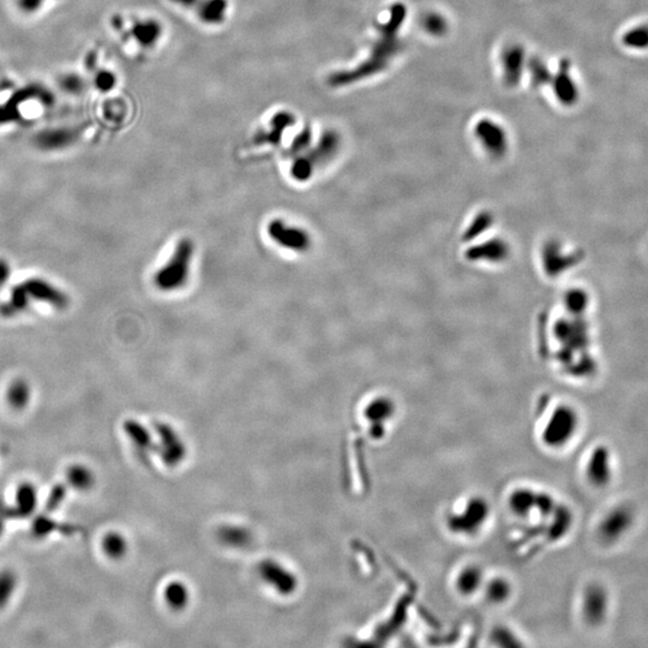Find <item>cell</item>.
Segmentation results:
<instances>
[{
  "mask_svg": "<svg viewBox=\"0 0 648 648\" xmlns=\"http://www.w3.org/2000/svg\"><path fill=\"white\" fill-rule=\"evenodd\" d=\"M620 459L615 448L598 441L584 452L580 474L584 483L593 491H606L620 478Z\"/></svg>",
  "mask_w": 648,
  "mask_h": 648,
  "instance_id": "obj_4",
  "label": "cell"
},
{
  "mask_svg": "<svg viewBox=\"0 0 648 648\" xmlns=\"http://www.w3.org/2000/svg\"><path fill=\"white\" fill-rule=\"evenodd\" d=\"M491 503L485 496L472 493L454 502L444 514V527L461 539L480 536L491 520Z\"/></svg>",
  "mask_w": 648,
  "mask_h": 648,
  "instance_id": "obj_3",
  "label": "cell"
},
{
  "mask_svg": "<svg viewBox=\"0 0 648 648\" xmlns=\"http://www.w3.org/2000/svg\"><path fill=\"white\" fill-rule=\"evenodd\" d=\"M406 17V5L403 3L392 5L387 21L380 23L377 27V35L367 59L351 70L333 73L329 78V85L340 88L385 71L394 59L403 51V41L400 37V32Z\"/></svg>",
  "mask_w": 648,
  "mask_h": 648,
  "instance_id": "obj_1",
  "label": "cell"
},
{
  "mask_svg": "<svg viewBox=\"0 0 648 648\" xmlns=\"http://www.w3.org/2000/svg\"><path fill=\"white\" fill-rule=\"evenodd\" d=\"M634 527V514L628 505H613L600 516L595 533L604 545H613L615 541L624 538Z\"/></svg>",
  "mask_w": 648,
  "mask_h": 648,
  "instance_id": "obj_6",
  "label": "cell"
},
{
  "mask_svg": "<svg viewBox=\"0 0 648 648\" xmlns=\"http://www.w3.org/2000/svg\"><path fill=\"white\" fill-rule=\"evenodd\" d=\"M32 301H39L54 308L63 310L69 305V297L53 283L40 277H33L22 282Z\"/></svg>",
  "mask_w": 648,
  "mask_h": 648,
  "instance_id": "obj_12",
  "label": "cell"
},
{
  "mask_svg": "<svg viewBox=\"0 0 648 648\" xmlns=\"http://www.w3.org/2000/svg\"><path fill=\"white\" fill-rule=\"evenodd\" d=\"M585 432V418L575 403L559 399L546 407L538 423V441L546 450H572Z\"/></svg>",
  "mask_w": 648,
  "mask_h": 648,
  "instance_id": "obj_2",
  "label": "cell"
},
{
  "mask_svg": "<svg viewBox=\"0 0 648 648\" xmlns=\"http://www.w3.org/2000/svg\"><path fill=\"white\" fill-rule=\"evenodd\" d=\"M17 577L11 570L0 572V608H5L12 599L17 588Z\"/></svg>",
  "mask_w": 648,
  "mask_h": 648,
  "instance_id": "obj_28",
  "label": "cell"
},
{
  "mask_svg": "<svg viewBox=\"0 0 648 648\" xmlns=\"http://www.w3.org/2000/svg\"><path fill=\"white\" fill-rule=\"evenodd\" d=\"M552 85H554V94L559 98L561 103L564 105H572L575 103L577 98V88L572 83V78L569 76V64L568 62H562L559 65V70L557 75L552 78Z\"/></svg>",
  "mask_w": 648,
  "mask_h": 648,
  "instance_id": "obj_18",
  "label": "cell"
},
{
  "mask_svg": "<svg viewBox=\"0 0 648 648\" xmlns=\"http://www.w3.org/2000/svg\"><path fill=\"white\" fill-rule=\"evenodd\" d=\"M32 398V389L27 380L18 378L14 380L6 392V400L15 410H23L28 406Z\"/></svg>",
  "mask_w": 648,
  "mask_h": 648,
  "instance_id": "obj_23",
  "label": "cell"
},
{
  "mask_svg": "<svg viewBox=\"0 0 648 648\" xmlns=\"http://www.w3.org/2000/svg\"><path fill=\"white\" fill-rule=\"evenodd\" d=\"M195 246L190 239H182L170 259L155 275V285L161 291H177L188 281Z\"/></svg>",
  "mask_w": 648,
  "mask_h": 648,
  "instance_id": "obj_5",
  "label": "cell"
},
{
  "mask_svg": "<svg viewBox=\"0 0 648 648\" xmlns=\"http://www.w3.org/2000/svg\"><path fill=\"white\" fill-rule=\"evenodd\" d=\"M164 600L172 610H184L188 606L191 598V593L188 586L184 582L175 580L165 586L164 588Z\"/></svg>",
  "mask_w": 648,
  "mask_h": 648,
  "instance_id": "obj_20",
  "label": "cell"
},
{
  "mask_svg": "<svg viewBox=\"0 0 648 648\" xmlns=\"http://www.w3.org/2000/svg\"><path fill=\"white\" fill-rule=\"evenodd\" d=\"M527 69L529 70L531 80L534 87H543V85H550L552 82V75L550 73L549 67H546L545 62L541 60L538 57H533L527 62Z\"/></svg>",
  "mask_w": 648,
  "mask_h": 648,
  "instance_id": "obj_27",
  "label": "cell"
},
{
  "mask_svg": "<svg viewBox=\"0 0 648 648\" xmlns=\"http://www.w3.org/2000/svg\"><path fill=\"white\" fill-rule=\"evenodd\" d=\"M39 505V495L36 487L30 483H24L19 485L16 492V502H15V516L17 518H28L35 513Z\"/></svg>",
  "mask_w": 648,
  "mask_h": 648,
  "instance_id": "obj_17",
  "label": "cell"
},
{
  "mask_svg": "<svg viewBox=\"0 0 648 648\" xmlns=\"http://www.w3.org/2000/svg\"><path fill=\"white\" fill-rule=\"evenodd\" d=\"M259 575L265 585L283 597L293 595L299 585L295 572L273 559H263L259 564Z\"/></svg>",
  "mask_w": 648,
  "mask_h": 648,
  "instance_id": "obj_7",
  "label": "cell"
},
{
  "mask_svg": "<svg viewBox=\"0 0 648 648\" xmlns=\"http://www.w3.org/2000/svg\"><path fill=\"white\" fill-rule=\"evenodd\" d=\"M30 298L28 295L23 283L14 287L9 299L4 304L0 305V315L4 317H15L19 313H24L30 304Z\"/></svg>",
  "mask_w": 648,
  "mask_h": 648,
  "instance_id": "obj_21",
  "label": "cell"
},
{
  "mask_svg": "<svg viewBox=\"0 0 648 648\" xmlns=\"http://www.w3.org/2000/svg\"><path fill=\"white\" fill-rule=\"evenodd\" d=\"M72 139L73 137L67 131H51V132L42 134L40 139H37V144L41 148L52 150V149L69 146L71 143Z\"/></svg>",
  "mask_w": 648,
  "mask_h": 648,
  "instance_id": "obj_29",
  "label": "cell"
},
{
  "mask_svg": "<svg viewBox=\"0 0 648 648\" xmlns=\"http://www.w3.org/2000/svg\"><path fill=\"white\" fill-rule=\"evenodd\" d=\"M474 134L485 152L493 157H501L508 149V137L505 129L491 119H482L474 126Z\"/></svg>",
  "mask_w": 648,
  "mask_h": 648,
  "instance_id": "obj_9",
  "label": "cell"
},
{
  "mask_svg": "<svg viewBox=\"0 0 648 648\" xmlns=\"http://www.w3.org/2000/svg\"><path fill=\"white\" fill-rule=\"evenodd\" d=\"M396 407L389 398H375L367 403L362 417L370 424L372 436L378 437L387 429V425L393 421Z\"/></svg>",
  "mask_w": 648,
  "mask_h": 648,
  "instance_id": "obj_13",
  "label": "cell"
},
{
  "mask_svg": "<svg viewBox=\"0 0 648 648\" xmlns=\"http://www.w3.org/2000/svg\"><path fill=\"white\" fill-rule=\"evenodd\" d=\"M134 36L139 40V45L152 46L155 44V41L160 36V26L155 21H144V22L137 23V26L134 27Z\"/></svg>",
  "mask_w": 648,
  "mask_h": 648,
  "instance_id": "obj_26",
  "label": "cell"
},
{
  "mask_svg": "<svg viewBox=\"0 0 648 648\" xmlns=\"http://www.w3.org/2000/svg\"><path fill=\"white\" fill-rule=\"evenodd\" d=\"M11 277V267L9 262L4 259H0V287L4 286Z\"/></svg>",
  "mask_w": 648,
  "mask_h": 648,
  "instance_id": "obj_33",
  "label": "cell"
},
{
  "mask_svg": "<svg viewBox=\"0 0 648 648\" xmlns=\"http://www.w3.org/2000/svg\"><path fill=\"white\" fill-rule=\"evenodd\" d=\"M421 27L424 28L430 35L442 36L448 32V22L442 15L437 12H429L421 18Z\"/></svg>",
  "mask_w": 648,
  "mask_h": 648,
  "instance_id": "obj_30",
  "label": "cell"
},
{
  "mask_svg": "<svg viewBox=\"0 0 648 648\" xmlns=\"http://www.w3.org/2000/svg\"><path fill=\"white\" fill-rule=\"evenodd\" d=\"M67 480L77 491H88L94 487L95 475L88 466L73 465L67 470Z\"/></svg>",
  "mask_w": 648,
  "mask_h": 648,
  "instance_id": "obj_22",
  "label": "cell"
},
{
  "mask_svg": "<svg viewBox=\"0 0 648 648\" xmlns=\"http://www.w3.org/2000/svg\"><path fill=\"white\" fill-rule=\"evenodd\" d=\"M484 568L475 562L462 564L453 577V588L462 598H472L480 595L487 580Z\"/></svg>",
  "mask_w": 648,
  "mask_h": 648,
  "instance_id": "obj_8",
  "label": "cell"
},
{
  "mask_svg": "<svg viewBox=\"0 0 648 648\" xmlns=\"http://www.w3.org/2000/svg\"><path fill=\"white\" fill-rule=\"evenodd\" d=\"M219 541L232 549H245L252 541V534L247 528L237 525H227L219 529Z\"/></svg>",
  "mask_w": 648,
  "mask_h": 648,
  "instance_id": "obj_19",
  "label": "cell"
},
{
  "mask_svg": "<svg viewBox=\"0 0 648 648\" xmlns=\"http://www.w3.org/2000/svg\"><path fill=\"white\" fill-rule=\"evenodd\" d=\"M4 528H5L4 518H0V538H1V536H3V533H4Z\"/></svg>",
  "mask_w": 648,
  "mask_h": 648,
  "instance_id": "obj_35",
  "label": "cell"
},
{
  "mask_svg": "<svg viewBox=\"0 0 648 648\" xmlns=\"http://www.w3.org/2000/svg\"><path fill=\"white\" fill-rule=\"evenodd\" d=\"M514 593V586L505 575H487L480 595L492 606H502L508 603Z\"/></svg>",
  "mask_w": 648,
  "mask_h": 648,
  "instance_id": "obj_15",
  "label": "cell"
},
{
  "mask_svg": "<svg viewBox=\"0 0 648 648\" xmlns=\"http://www.w3.org/2000/svg\"><path fill=\"white\" fill-rule=\"evenodd\" d=\"M526 67V52L523 46L510 45L502 53L503 81L509 88H514L523 78V70Z\"/></svg>",
  "mask_w": 648,
  "mask_h": 648,
  "instance_id": "obj_14",
  "label": "cell"
},
{
  "mask_svg": "<svg viewBox=\"0 0 648 648\" xmlns=\"http://www.w3.org/2000/svg\"><path fill=\"white\" fill-rule=\"evenodd\" d=\"M268 234L277 245L288 250L300 252L308 250L310 246V237L304 229L286 224L282 220H273L268 225Z\"/></svg>",
  "mask_w": 648,
  "mask_h": 648,
  "instance_id": "obj_11",
  "label": "cell"
},
{
  "mask_svg": "<svg viewBox=\"0 0 648 648\" xmlns=\"http://www.w3.org/2000/svg\"><path fill=\"white\" fill-rule=\"evenodd\" d=\"M45 0H18L17 4L23 11L33 12L37 9H40Z\"/></svg>",
  "mask_w": 648,
  "mask_h": 648,
  "instance_id": "obj_32",
  "label": "cell"
},
{
  "mask_svg": "<svg viewBox=\"0 0 648 648\" xmlns=\"http://www.w3.org/2000/svg\"><path fill=\"white\" fill-rule=\"evenodd\" d=\"M159 435V448L157 452L161 456V460L168 467H175L183 462L186 456V446L180 438L177 431L170 425L161 423L157 425Z\"/></svg>",
  "mask_w": 648,
  "mask_h": 648,
  "instance_id": "obj_10",
  "label": "cell"
},
{
  "mask_svg": "<svg viewBox=\"0 0 648 648\" xmlns=\"http://www.w3.org/2000/svg\"><path fill=\"white\" fill-rule=\"evenodd\" d=\"M98 85L100 88L103 89H108L111 85H113V76L111 73H101L100 76L98 77Z\"/></svg>",
  "mask_w": 648,
  "mask_h": 648,
  "instance_id": "obj_34",
  "label": "cell"
},
{
  "mask_svg": "<svg viewBox=\"0 0 648 648\" xmlns=\"http://www.w3.org/2000/svg\"><path fill=\"white\" fill-rule=\"evenodd\" d=\"M604 592L597 586H588L581 595L580 611L584 620L595 623L604 613Z\"/></svg>",
  "mask_w": 648,
  "mask_h": 648,
  "instance_id": "obj_16",
  "label": "cell"
},
{
  "mask_svg": "<svg viewBox=\"0 0 648 648\" xmlns=\"http://www.w3.org/2000/svg\"><path fill=\"white\" fill-rule=\"evenodd\" d=\"M103 550L105 554L112 559H121L129 549L125 536L119 532H108L103 538Z\"/></svg>",
  "mask_w": 648,
  "mask_h": 648,
  "instance_id": "obj_25",
  "label": "cell"
},
{
  "mask_svg": "<svg viewBox=\"0 0 648 648\" xmlns=\"http://www.w3.org/2000/svg\"><path fill=\"white\" fill-rule=\"evenodd\" d=\"M124 430L126 434L129 435L130 439L134 442V446L139 448V450L147 453L154 449L155 443L152 441V435L149 432V430L139 421H126L124 424Z\"/></svg>",
  "mask_w": 648,
  "mask_h": 648,
  "instance_id": "obj_24",
  "label": "cell"
},
{
  "mask_svg": "<svg viewBox=\"0 0 648 648\" xmlns=\"http://www.w3.org/2000/svg\"><path fill=\"white\" fill-rule=\"evenodd\" d=\"M67 495V487L63 484H59L53 487V490L49 495V498L46 503V509L52 511V510L58 509L59 505H62Z\"/></svg>",
  "mask_w": 648,
  "mask_h": 648,
  "instance_id": "obj_31",
  "label": "cell"
}]
</instances>
